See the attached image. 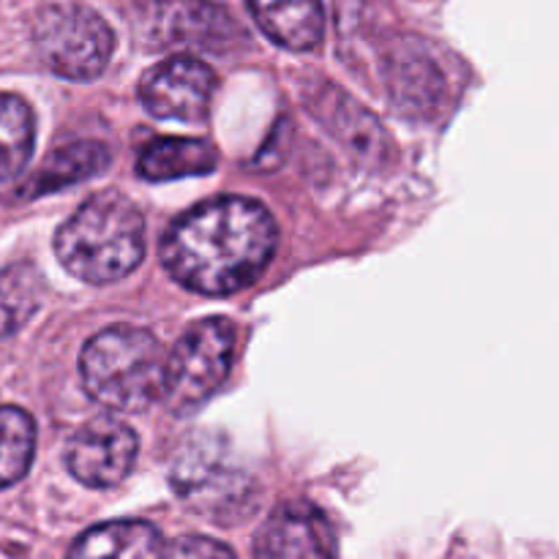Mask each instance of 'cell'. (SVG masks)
Returning <instances> with one entry per match:
<instances>
[{
  "label": "cell",
  "mask_w": 559,
  "mask_h": 559,
  "mask_svg": "<svg viewBox=\"0 0 559 559\" xmlns=\"http://www.w3.org/2000/svg\"><path fill=\"white\" fill-rule=\"evenodd\" d=\"M276 240V222L262 202L218 197L175 218L162 238V262L180 287L222 298L262 276Z\"/></svg>",
  "instance_id": "1"
},
{
  "label": "cell",
  "mask_w": 559,
  "mask_h": 559,
  "mask_svg": "<svg viewBox=\"0 0 559 559\" xmlns=\"http://www.w3.org/2000/svg\"><path fill=\"white\" fill-rule=\"evenodd\" d=\"M55 254L80 282H120L145 257V216L120 191L91 197L58 229Z\"/></svg>",
  "instance_id": "2"
},
{
  "label": "cell",
  "mask_w": 559,
  "mask_h": 559,
  "mask_svg": "<svg viewBox=\"0 0 559 559\" xmlns=\"http://www.w3.org/2000/svg\"><path fill=\"white\" fill-rule=\"evenodd\" d=\"M164 358L167 355L151 331L107 328L82 347V388L112 413H142L162 402Z\"/></svg>",
  "instance_id": "3"
},
{
  "label": "cell",
  "mask_w": 559,
  "mask_h": 559,
  "mask_svg": "<svg viewBox=\"0 0 559 559\" xmlns=\"http://www.w3.org/2000/svg\"><path fill=\"white\" fill-rule=\"evenodd\" d=\"M233 355L235 328L227 317L191 325L164 358V407L178 418L197 413L227 382Z\"/></svg>",
  "instance_id": "4"
},
{
  "label": "cell",
  "mask_w": 559,
  "mask_h": 559,
  "mask_svg": "<svg viewBox=\"0 0 559 559\" xmlns=\"http://www.w3.org/2000/svg\"><path fill=\"white\" fill-rule=\"evenodd\" d=\"M33 44L52 74L87 82L107 69L115 52V33L102 14L87 5L55 3L36 16Z\"/></svg>",
  "instance_id": "5"
},
{
  "label": "cell",
  "mask_w": 559,
  "mask_h": 559,
  "mask_svg": "<svg viewBox=\"0 0 559 559\" xmlns=\"http://www.w3.org/2000/svg\"><path fill=\"white\" fill-rule=\"evenodd\" d=\"M136 36L156 52H229L246 33L224 5L211 0H145Z\"/></svg>",
  "instance_id": "6"
},
{
  "label": "cell",
  "mask_w": 559,
  "mask_h": 559,
  "mask_svg": "<svg viewBox=\"0 0 559 559\" xmlns=\"http://www.w3.org/2000/svg\"><path fill=\"white\" fill-rule=\"evenodd\" d=\"M173 486L186 506L218 519V524L238 519L251 502V480L224 462L222 453H216V442L207 437L191 442L180 453L173 469Z\"/></svg>",
  "instance_id": "7"
},
{
  "label": "cell",
  "mask_w": 559,
  "mask_h": 559,
  "mask_svg": "<svg viewBox=\"0 0 559 559\" xmlns=\"http://www.w3.org/2000/svg\"><path fill=\"white\" fill-rule=\"evenodd\" d=\"M140 442L115 415H96L66 442V469L87 489H112L129 478Z\"/></svg>",
  "instance_id": "8"
},
{
  "label": "cell",
  "mask_w": 559,
  "mask_h": 559,
  "mask_svg": "<svg viewBox=\"0 0 559 559\" xmlns=\"http://www.w3.org/2000/svg\"><path fill=\"white\" fill-rule=\"evenodd\" d=\"M216 93V71L194 55H173L140 80V102L153 118L202 123Z\"/></svg>",
  "instance_id": "9"
},
{
  "label": "cell",
  "mask_w": 559,
  "mask_h": 559,
  "mask_svg": "<svg viewBox=\"0 0 559 559\" xmlns=\"http://www.w3.org/2000/svg\"><path fill=\"white\" fill-rule=\"evenodd\" d=\"M254 559H338L336 533L320 508L284 502L254 535Z\"/></svg>",
  "instance_id": "10"
},
{
  "label": "cell",
  "mask_w": 559,
  "mask_h": 559,
  "mask_svg": "<svg viewBox=\"0 0 559 559\" xmlns=\"http://www.w3.org/2000/svg\"><path fill=\"white\" fill-rule=\"evenodd\" d=\"M257 27L289 52H309L322 41L325 14L320 0H246Z\"/></svg>",
  "instance_id": "11"
},
{
  "label": "cell",
  "mask_w": 559,
  "mask_h": 559,
  "mask_svg": "<svg viewBox=\"0 0 559 559\" xmlns=\"http://www.w3.org/2000/svg\"><path fill=\"white\" fill-rule=\"evenodd\" d=\"M167 540L151 522L126 519L91 527L71 544L66 559H164Z\"/></svg>",
  "instance_id": "12"
},
{
  "label": "cell",
  "mask_w": 559,
  "mask_h": 559,
  "mask_svg": "<svg viewBox=\"0 0 559 559\" xmlns=\"http://www.w3.org/2000/svg\"><path fill=\"white\" fill-rule=\"evenodd\" d=\"M218 164V153L211 142L191 140V136H158L142 147L136 158V173L145 180L191 178V175L213 173Z\"/></svg>",
  "instance_id": "13"
},
{
  "label": "cell",
  "mask_w": 559,
  "mask_h": 559,
  "mask_svg": "<svg viewBox=\"0 0 559 559\" xmlns=\"http://www.w3.org/2000/svg\"><path fill=\"white\" fill-rule=\"evenodd\" d=\"M331 104L328 98H320L314 104V115L366 164H382L385 158V145L388 136L382 131V126L377 123V118L371 112H366L364 107L353 102L344 93H333Z\"/></svg>",
  "instance_id": "14"
},
{
  "label": "cell",
  "mask_w": 559,
  "mask_h": 559,
  "mask_svg": "<svg viewBox=\"0 0 559 559\" xmlns=\"http://www.w3.org/2000/svg\"><path fill=\"white\" fill-rule=\"evenodd\" d=\"M109 164V151L102 142H74V145L58 147L47 156L44 167L38 169L31 178V183L25 186V191L31 197L49 194L55 189H66V186L76 183V180L93 178L96 173H102Z\"/></svg>",
  "instance_id": "15"
},
{
  "label": "cell",
  "mask_w": 559,
  "mask_h": 559,
  "mask_svg": "<svg viewBox=\"0 0 559 559\" xmlns=\"http://www.w3.org/2000/svg\"><path fill=\"white\" fill-rule=\"evenodd\" d=\"M36 145L33 109L14 93H0V180H11L27 167Z\"/></svg>",
  "instance_id": "16"
},
{
  "label": "cell",
  "mask_w": 559,
  "mask_h": 559,
  "mask_svg": "<svg viewBox=\"0 0 559 559\" xmlns=\"http://www.w3.org/2000/svg\"><path fill=\"white\" fill-rule=\"evenodd\" d=\"M44 298V276L31 262H16L0 271V338L20 331L38 311Z\"/></svg>",
  "instance_id": "17"
},
{
  "label": "cell",
  "mask_w": 559,
  "mask_h": 559,
  "mask_svg": "<svg viewBox=\"0 0 559 559\" xmlns=\"http://www.w3.org/2000/svg\"><path fill=\"white\" fill-rule=\"evenodd\" d=\"M36 453V424L20 407H0V489L27 475Z\"/></svg>",
  "instance_id": "18"
},
{
  "label": "cell",
  "mask_w": 559,
  "mask_h": 559,
  "mask_svg": "<svg viewBox=\"0 0 559 559\" xmlns=\"http://www.w3.org/2000/svg\"><path fill=\"white\" fill-rule=\"evenodd\" d=\"M396 102L404 104V109H426L437 102V96L442 93V76L440 71L431 66V60H415V58H404L399 63V74H396Z\"/></svg>",
  "instance_id": "19"
},
{
  "label": "cell",
  "mask_w": 559,
  "mask_h": 559,
  "mask_svg": "<svg viewBox=\"0 0 559 559\" xmlns=\"http://www.w3.org/2000/svg\"><path fill=\"white\" fill-rule=\"evenodd\" d=\"M164 559H238L224 544L213 538H202V535H189V538H178L175 544L167 546Z\"/></svg>",
  "instance_id": "20"
}]
</instances>
